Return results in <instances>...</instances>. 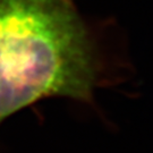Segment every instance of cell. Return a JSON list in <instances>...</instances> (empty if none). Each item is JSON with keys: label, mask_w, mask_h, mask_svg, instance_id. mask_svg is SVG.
<instances>
[{"label": "cell", "mask_w": 153, "mask_h": 153, "mask_svg": "<svg viewBox=\"0 0 153 153\" xmlns=\"http://www.w3.org/2000/svg\"><path fill=\"white\" fill-rule=\"evenodd\" d=\"M105 78L74 0H0V124L45 98L90 102Z\"/></svg>", "instance_id": "obj_1"}]
</instances>
